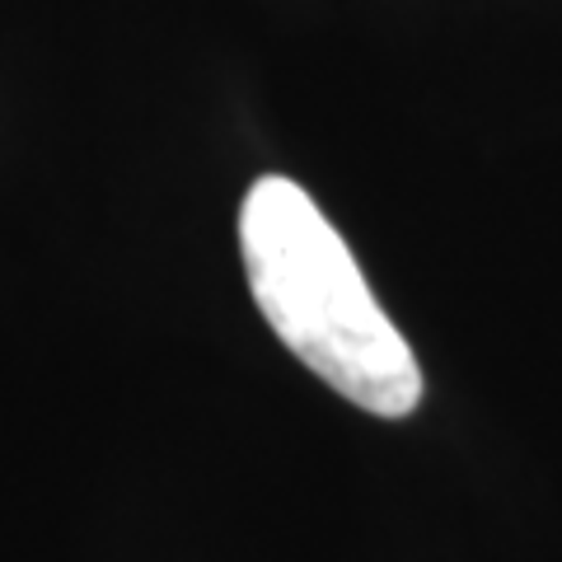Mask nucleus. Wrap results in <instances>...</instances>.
Here are the masks:
<instances>
[{
	"instance_id": "obj_1",
	"label": "nucleus",
	"mask_w": 562,
	"mask_h": 562,
	"mask_svg": "<svg viewBox=\"0 0 562 562\" xmlns=\"http://www.w3.org/2000/svg\"><path fill=\"white\" fill-rule=\"evenodd\" d=\"M244 277L281 347L328 390L375 417H408L422 403V366L384 314L319 202L281 173L244 192Z\"/></svg>"
}]
</instances>
